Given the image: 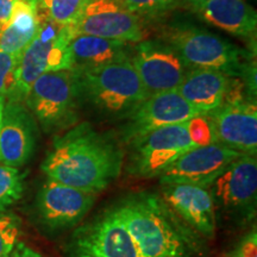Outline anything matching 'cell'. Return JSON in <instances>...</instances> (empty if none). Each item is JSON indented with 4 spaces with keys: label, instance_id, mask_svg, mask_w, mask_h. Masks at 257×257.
<instances>
[{
    "label": "cell",
    "instance_id": "cell-1",
    "mask_svg": "<svg viewBox=\"0 0 257 257\" xmlns=\"http://www.w3.org/2000/svg\"><path fill=\"white\" fill-rule=\"evenodd\" d=\"M123 160L114 138L80 123L54 138L42 170L53 181L98 194L119 176Z\"/></svg>",
    "mask_w": 257,
    "mask_h": 257
},
{
    "label": "cell",
    "instance_id": "cell-2",
    "mask_svg": "<svg viewBox=\"0 0 257 257\" xmlns=\"http://www.w3.org/2000/svg\"><path fill=\"white\" fill-rule=\"evenodd\" d=\"M114 207L141 257H207L204 237L182 220L160 194L133 193Z\"/></svg>",
    "mask_w": 257,
    "mask_h": 257
},
{
    "label": "cell",
    "instance_id": "cell-3",
    "mask_svg": "<svg viewBox=\"0 0 257 257\" xmlns=\"http://www.w3.org/2000/svg\"><path fill=\"white\" fill-rule=\"evenodd\" d=\"M73 73L80 100L86 99L101 113L124 118L147 99L131 59Z\"/></svg>",
    "mask_w": 257,
    "mask_h": 257
},
{
    "label": "cell",
    "instance_id": "cell-4",
    "mask_svg": "<svg viewBox=\"0 0 257 257\" xmlns=\"http://www.w3.org/2000/svg\"><path fill=\"white\" fill-rule=\"evenodd\" d=\"M162 40L178 51L188 69H214L227 76L240 78L255 56L210 31L189 25L170 28Z\"/></svg>",
    "mask_w": 257,
    "mask_h": 257
},
{
    "label": "cell",
    "instance_id": "cell-5",
    "mask_svg": "<svg viewBox=\"0 0 257 257\" xmlns=\"http://www.w3.org/2000/svg\"><path fill=\"white\" fill-rule=\"evenodd\" d=\"M24 100L44 130H63L78 119L80 98L75 75L72 70L42 74L32 83Z\"/></svg>",
    "mask_w": 257,
    "mask_h": 257
},
{
    "label": "cell",
    "instance_id": "cell-6",
    "mask_svg": "<svg viewBox=\"0 0 257 257\" xmlns=\"http://www.w3.org/2000/svg\"><path fill=\"white\" fill-rule=\"evenodd\" d=\"M64 251L67 257H141L114 205L74 230Z\"/></svg>",
    "mask_w": 257,
    "mask_h": 257
},
{
    "label": "cell",
    "instance_id": "cell-7",
    "mask_svg": "<svg viewBox=\"0 0 257 257\" xmlns=\"http://www.w3.org/2000/svg\"><path fill=\"white\" fill-rule=\"evenodd\" d=\"M127 172L140 178L160 176L180 156L197 148L188 136L187 124L162 126L134 140Z\"/></svg>",
    "mask_w": 257,
    "mask_h": 257
},
{
    "label": "cell",
    "instance_id": "cell-8",
    "mask_svg": "<svg viewBox=\"0 0 257 257\" xmlns=\"http://www.w3.org/2000/svg\"><path fill=\"white\" fill-rule=\"evenodd\" d=\"M68 28L73 37L89 35L127 43L143 38L140 17L125 8L121 0H89Z\"/></svg>",
    "mask_w": 257,
    "mask_h": 257
},
{
    "label": "cell",
    "instance_id": "cell-9",
    "mask_svg": "<svg viewBox=\"0 0 257 257\" xmlns=\"http://www.w3.org/2000/svg\"><path fill=\"white\" fill-rule=\"evenodd\" d=\"M131 55L147 98L159 93L176 91L188 68L174 48L166 41L140 42Z\"/></svg>",
    "mask_w": 257,
    "mask_h": 257
},
{
    "label": "cell",
    "instance_id": "cell-10",
    "mask_svg": "<svg viewBox=\"0 0 257 257\" xmlns=\"http://www.w3.org/2000/svg\"><path fill=\"white\" fill-rule=\"evenodd\" d=\"M96 193L70 187L47 179L36 198V212L41 223L51 231L76 226L94 206Z\"/></svg>",
    "mask_w": 257,
    "mask_h": 257
},
{
    "label": "cell",
    "instance_id": "cell-11",
    "mask_svg": "<svg viewBox=\"0 0 257 257\" xmlns=\"http://www.w3.org/2000/svg\"><path fill=\"white\" fill-rule=\"evenodd\" d=\"M200 114L179 94L178 91L148 96L125 118L121 137L125 143L152 133L156 128L186 123Z\"/></svg>",
    "mask_w": 257,
    "mask_h": 257
},
{
    "label": "cell",
    "instance_id": "cell-12",
    "mask_svg": "<svg viewBox=\"0 0 257 257\" xmlns=\"http://www.w3.org/2000/svg\"><path fill=\"white\" fill-rule=\"evenodd\" d=\"M214 204L231 212L252 216L257 194L256 155L242 154L207 187Z\"/></svg>",
    "mask_w": 257,
    "mask_h": 257
},
{
    "label": "cell",
    "instance_id": "cell-13",
    "mask_svg": "<svg viewBox=\"0 0 257 257\" xmlns=\"http://www.w3.org/2000/svg\"><path fill=\"white\" fill-rule=\"evenodd\" d=\"M242 154L213 143L193 148L160 175L161 185L187 184L207 188Z\"/></svg>",
    "mask_w": 257,
    "mask_h": 257
},
{
    "label": "cell",
    "instance_id": "cell-14",
    "mask_svg": "<svg viewBox=\"0 0 257 257\" xmlns=\"http://www.w3.org/2000/svg\"><path fill=\"white\" fill-rule=\"evenodd\" d=\"M206 115L211 123L214 143L240 154L256 155L257 106L255 100L221 104Z\"/></svg>",
    "mask_w": 257,
    "mask_h": 257
},
{
    "label": "cell",
    "instance_id": "cell-15",
    "mask_svg": "<svg viewBox=\"0 0 257 257\" xmlns=\"http://www.w3.org/2000/svg\"><path fill=\"white\" fill-rule=\"evenodd\" d=\"M37 127L34 115L21 101H5L0 124V161L24 166L35 152Z\"/></svg>",
    "mask_w": 257,
    "mask_h": 257
},
{
    "label": "cell",
    "instance_id": "cell-16",
    "mask_svg": "<svg viewBox=\"0 0 257 257\" xmlns=\"http://www.w3.org/2000/svg\"><path fill=\"white\" fill-rule=\"evenodd\" d=\"M160 197L204 238L214 236L216 211L207 188L187 184H167L162 185Z\"/></svg>",
    "mask_w": 257,
    "mask_h": 257
},
{
    "label": "cell",
    "instance_id": "cell-17",
    "mask_svg": "<svg viewBox=\"0 0 257 257\" xmlns=\"http://www.w3.org/2000/svg\"><path fill=\"white\" fill-rule=\"evenodd\" d=\"M38 29L35 37L25 48L19 60L17 70V91L19 100L23 101L30 91L32 83L47 73L48 57L54 41L62 25H59L51 19L44 10L38 8Z\"/></svg>",
    "mask_w": 257,
    "mask_h": 257
},
{
    "label": "cell",
    "instance_id": "cell-18",
    "mask_svg": "<svg viewBox=\"0 0 257 257\" xmlns=\"http://www.w3.org/2000/svg\"><path fill=\"white\" fill-rule=\"evenodd\" d=\"M72 70L98 68L130 60L134 48L127 42L78 35L70 40Z\"/></svg>",
    "mask_w": 257,
    "mask_h": 257
},
{
    "label": "cell",
    "instance_id": "cell-19",
    "mask_svg": "<svg viewBox=\"0 0 257 257\" xmlns=\"http://www.w3.org/2000/svg\"><path fill=\"white\" fill-rule=\"evenodd\" d=\"M195 8L207 23L234 36L255 41L257 15L244 0H208Z\"/></svg>",
    "mask_w": 257,
    "mask_h": 257
},
{
    "label": "cell",
    "instance_id": "cell-20",
    "mask_svg": "<svg viewBox=\"0 0 257 257\" xmlns=\"http://www.w3.org/2000/svg\"><path fill=\"white\" fill-rule=\"evenodd\" d=\"M227 80L219 70L189 69L176 91L199 113L206 114L221 105Z\"/></svg>",
    "mask_w": 257,
    "mask_h": 257
},
{
    "label": "cell",
    "instance_id": "cell-21",
    "mask_svg": "<svg viewBox=\"0 0 257 257\" xmlns=\"http://www.w3.org/2000/svg\"><path fill=\"white\" fill-rule=\"evenodd\" d=\"M38 29L36 3L17 0L9 24L0 30V49L21 60Z\"/></svg>",
    "mask_w": 257,
    "mask_h": 257
},
{
    "label": "cell",
    "instance_id": "cell-22",
    "mask_svg": "<svg viewBox=\"0 0 257 257\" xmlns=\"http://www.w3.org/2000/svg\"><path fill=\"white\" fill-rule=\"evenodd\" d=\"M24 192V175L18 168L0 165V212H5L10 206L22 198Z\"/></svg>",
    "mask_w": 257,
    "mask_h": 257
},
{
    "label": "cell",
    "instance_id": "cell-23",
    "mask_svg": "<svg viewBox=\"0 0 257 257\" xmlns=\"http://www.w3.org/2000/svg\"><path fill=\"white\" fill-rule=\"evenodd\" d=\"M89 0H37L36 5L59 25L72 24Z\"/></svg>",
    "mask_w": 257,
    "mask_h": 257
},
{
    "label": "cell",
    "instance_id": "cell-24",
    "mask_svg": "<svg viewBox=\"0 0 257 257\" xmlns=\"http://www.w3.org/2000/svg\"><path fill=\"white\" fill-rule=\"evenodd\" d=\"M18 64L17 57L0 49V98L5 101H21L17 91Z\"/></svg>",
    "mask_w": 257,
    "mask_h": 257
},
{
    "label": "cell",
    "instance_id": "cell-25",
    "mask_svg": "<svg viewBox=\"0 0 257 257\" xmlns=\"http://www.w3.org/2000/svg\"><path fill=\"white\" fill-rule=\"evenodd\" d=\"M21 220L12 213L0 212V257H9L21 236Z\"/></svg>",
    "mask_w": 257,
    "mask_h": 257
},
{
    "label": "cell",
    "instance_id": "cell-26",
    "mask_svg": "<svg viewBox=\"0 0 257 257\" xmlns=\"http://www.w3.org/2000/svg\"><path fill=\"white\" fill-rule=\"evenodd\" d=\"M180 0H121L125 8L137 16H159L175 8Z\"/></svg>",
    "mask_w": 257,
    "mask_h": 257
},
{
    "label": "cell",
    "instance_id": "cell-27",
    "mask_svg": "<svg viewBox=\"0 0 257 257\" xmlns=\"http://www.w3.org/2000/svg\"><path fill=\"white\" fill-rule=\"evenodd\" d=\"M187 124L188 136L195 147H205L214 143L211 123L206 114H198L193 117Z\"/></svg>",
    "mask_w": 257,
    "mask_h": 257
},
{
    "label": "cell",
    "instance_id": "cell-28",
    "mask_svg": "<svg viewBox=\"0 0 257 257\" xmlns=\"http://www.w3.org/2000/svg\"><path fill=\"white\" fill-rule=\"evenodd\" d=\"M226 257H257V234L256 230L246 234Z\"/></svg>",
    "mask_w": 257,
    "mask_h": 257
},
{
    "label": "cell",
    "instance_id": "cell-29",
    "mask_svg": "<svg viewBox=\"0 0 257 257\" xmlns=\"http://www.w3.org/2000/svg\"><path fill=\"white\" fill-rule=\"evenodd\" d=\"M17 0H0V30L9 24Z\"/></svg>",
    "mask_w": 257,
    "mask_h": 257
},
{
    "label": "cell",
    "instance_id": "cell-30",
    "mask_svg": "<svg viewBox=\"0 0 257 257\" xmlns=\"http://www.w3.org/2000/svg\"><path fill=\"white\" fill-rule=\"evenodd\" d=\"M10 257H43L41 253H38L35 250L25 245L24 243L18 242L17 245L15 246V249L12 250V252L10 253Z\"/></svg>",
    "mask_w": 257,
    "mask_h": 257
},
{
    "label": "cell",
    "instance_id": "cell-31",
    "mask_svg": "<svg viewBox=\"0 0 257 257\" xmlns=\"http://www.w3.org/2000/svg\"><path fill=\"white\" fill-rule=\"evenodd\" d=\"M5 105V99L0 98V124H2V115H3V110H4Z\"/></svg>",
    "mask_w": 257,
    "mask_h": 257
},
{
    "label": "cell",
    "instance_id": "cell-32",
    "mask_svg": "<svg viewBox=\"0 0 257 257\" xmlns=\"http://www.w3.org/2000/svg\"><path fill=\"white\" fill-rule=\"evenodd\" d=\"M188 2L193 3V4H194V6H195V5L202 4V3H206V2H208V0H188Z\"/></svg>",
    "mask_w": 257,
    "mask_h": 257
},
{
    "label": "cell",
    "instance_id": "cell-33",
    "mask_svg": "<svg viewBox=\"0 0 257 257\" xmlns=\"http://www.w3.org/2000/svg\"><path fill=\"white\" fill-rule=\"evenodd\" d=\"M28 2H31V3H36L37 0H28Z\"/></svg>",
    "mask_w": 257,
    "mask_h": 257
},
{
    "label": "cell",
    "instance_id": "cell-34",
    "mask_svg": "<svg viewBox=\"0 0 257 257\" xmlns=\"http://www.w3.org/2000/svg\"><path fill=\"white\" fill-rule=\"evenodd\" d=\"M9 257H10V256H9Z\"/></svg>",
    "mask_w": 257,
    "mask_h": 257
}]
</instances>
